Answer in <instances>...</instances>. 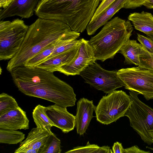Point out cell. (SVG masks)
Returning <instances> with one entry per match:
<instances>
[{"label": "cell", "mask_w": 153, "mask_h": 153, "mask_svg": "<svg viewBox=\"0 0 153 153\" xmlns=\"http://www.w3.org/2000/svg\"><path fill=\"white\" fill-rule=\"evenodd\" d=\"M10 72L15 85L25 94L51 102L63 108L75 105L76 99L73 88L53 73L24 65Z\"/></svg>", "instance_id": "6da1fadb"}, {"label": "cell", "mask_w": 153, "mask_h": 153, "mask_svg": "<svg viewBox=\"0 0 153 153\" xmlns=\"http://www.w3.org/2000/svg\"><path fill=\"white\" fill-rule=\"evenodd\" d=\"M101 0H40L35 10L39 18L55 20L82 33L93 17Z\"/></svg>", "instance_id": "7a4b0ae2"}, {"label": "cell", "mask_w": 153, "mask_h": 153, "mask_svg": "<svg viewBox=\"0 0 153 153\" xmlns=\"http://www.w3.org/2000/svg\"><path fill=\"white\" fill-rule=\"evenodd\" d=\"M71 30L62 22L39 18L29 26L19 50L8 62L7 71L10 72L24 65L49 45Z\"/></svg>", "instance_id": "3957f363"}, {"label": "cell", "mask_w": 153, "mask_h": 153, "mask_svg": "<svg viewBox=\"0 0 153 153\" xmlns=\"http://www.w3.org/2000/svg\"><path fill=\"white\" fill-rule=\"evenodd\" d=\"M133 30L130 21L118 17L106 23L101 31L89 41L96 60L103 62L113 59L129 40Z\"/></svg>", "instance_id": "277c9868"}, {"label": "cell", "mask_w": 153, "mask_h": 153, "mask_svg": "<svg viewBox=\"0 0 153 153\" xmlns=\"http://www.w3.org/2000/svg\"><path fill=\"white\" fill-rule=\"evenodd\" d=\"M130 91L131 103L124 116L143 141L151 145L153 143V109L140 100L138 93Z\"/></svg>", "instance_id": "5b68a950"}, {"label": "cell", "mask_w": 153, "mask_h": 153, "mask_svg": "<svg viewBox=\"0 0 153 153\" xmlns=\"http://www.w3.org/2000/svg\"><path fill=\"white\" fill-rule=\"evenodd\" d=\"M29 26L17 19L0 21V60H10L19 50Z\"/></svg>", "instance_id": "8992f818"}, {"label": "cell", "mask_w": 153, "mask_h": 153, "mask_svg": "<svg viewBox=\"0 0 153 153\" xmlns=\"http://www.w3.org/2000/svg\"><path fill=\"white\" fill-rule=\"evenodd\" d=\"M130 96L122 91H116L103 96L95 110L97 120L105 125L116 122L124 115L130 107Z\"/></svg>", "instance_id": "52a82bcc"}, {"label": "cell", "mask_w": 153, "mask_h": 153, "mask_svg": "<svg viewBox=\"0 0 153 153\" xmlns=\"http://www.w3.org/2000/svg\"><path fill=\"white\" fill-rule=\"evenodd\" d=\"M117 74L125 89L142 94L147 100L153 99V70L138 66L121 69Z\"/></svg>", "instance_id": "ba28073f"}, {"label": "cell", "mask_w": 153, "mask_h": 153, "mask_svg": "<svg viewBox=\"0 0 153 153\" xmlns=\"http://www.w3.org/2000/svg\"><path fill=\"white\" fill-rule=\"evenodd\" d=\"M117 71H108L95 62L80 73L85 82L98 90L108 94L123 86L117 75Z\"/></svg>", "instance_id": "9c48e42d"}, {"label": "cell", "mask_w": 153, "mask_h": 153, "mask_svg": "<svg viewBox=\"0 0 153 153\" xmlns=\"http://www.w3.org/2000/svg\"><path fill=\"white\" fill-rule=\"evenodd\" d=\"M81 41L77 53L68 64L60 67L57 71L67 76L79 75L81 72L97 60L89 41L83 38Z\"/></svg>", "instance_id": "30bf717a"}, {"label": "cell", "mask_w": 153, "mask_h": 153, "mask_svg": "<svg viewBox=\"0 0 153 153\" xmlns=\"http://www.w3.org/2000/svg\"><path fill=\"white\" fill-rule=\"evenodd\" d=\"M45 113L53 126L66 133L73 130L75 126V116L69 113L67 108L57 104L45 107Z\"/></svg>", "instance_id": "8fae6325"}, {"label": "cell", "mask_w": 153, "mask_h": 153, "mask_svg": "<svg viewBox=\"0 0 153 153\" xmlns=\"http://www.w3.org/2000/svg\"><path fill=\"white\" fill-rule=\"evenodd\" d=\"M40 0H13L6 7L1 9L0 19L19 16L28 18L32 16Z\"/></svg>", "instance_id": "7c38bea8"}, {"label": "cell", "mask_w": 153, "mask_h": 153, "mask_svg": "<svg viewBox=\"0 0 153 153\" xmlns=\"http://www.w3.org/2000/svg\"><path fill=\"white\" fill-rule=\"evenodd\" d=\"M0 128L17 130L29 128L26 112L19 106L0 114Z\"/></svg>", "instance_id": "4fadbf2b"}, {"label": "cell", "mask_w": 153, "mask_h": 153, "mask_svg": "<svg viewBox=\"0 0 153 153\" xmlns=\"http://www.w3.org/2000/svg\"><path fill=\"white\" fill-rule=\"evenodd\" d=\"M96 107L92 100L84 97L77 102L75 127L78 134L81 135L85 132L91 120L94 117L93 114Z\"/></svg>", "instance_id": "5bb4252c"}, {"label": "cell", "mask_w": 153, "mask_h": 153, "mask_svg": "<svg viewBox=\"0 0 153 153\" xmlns=\"http://www.w3.org/2000/svg\"><path fill=\"white\" fill-rule=\"evenodd\" d=\"M51 133L37 127L33 128L26 138L20 142L19 147L15 150L14 153H38L39 150Z\"/></svg>", "instance_id": "9a60e30c"}, {"label": "cell", "mask_w": 153, "mask_h": 153, "mask_svg": "<svg viewBox=\"0 0 153 153\" xmlns=\"http://www.w3.org/2000/svg\"><path fill=\"white\" fill-rule=\"evenodd\" d=\"M80 35L79 33L72 30L66 32L27 62L24 65L28 68L36 67L42 62L58 46L65 42L77 39Z\"/></svg>", "instance_id": "2e32d148"}, {"label": "cell", "mask_w": 153, "mask_h": 153, "mask_svg": "<svg viewBox=\"0 0 153 153\" xmlns=\"http://www.w3.org/2000/svg\"><path fill=\"white\" fill-rule=\"evenodd\" d=\"M126 0H115L97 16L92 19L86 28L88 34H94L98 29L107 23L115 13L123 7Z\"/></svg>", "instance_id": "e0dca14e"}, {"label": "cell", "mask_w": 153, "mask_h": 153, "mask_svg": "<svg viewBox=\"0 0 153 153\" xmlns=\"http://www.w3.org/2000/svg\"><path fill=\"white\" fill-rule=\"evenodd\" d=\"M79 45L42 63L36 67L52 73L57 71L60 67L68 64L73 60L77 53Z\"/></svg>", "instance_id": "ac0fdd59"}, {"label": "cell", "mask_w": 153, "mask_h": 153, "mask_svg": "<svg viewBox=\"0 0 153 153\" xmlns=\"http://www.w3.org/2000/svg\"><path fill=\"white\" fill-rule=\"evenodd\" d=\"M128 20L131 21L134 28L146 34L153 33V15L143 11L130 14Z\"/></svg>", "instance_id": "d6986e66"}, {"label": "cell", "mask_w": 153, "mask_h": 153, "mask_svg": "<svg viewBox=\"0 0 153 153\" xmlns=\"http://www.w3.org/2000/svg\"><path fill=\"white\" fill-rule=\"evenodd\" d=\"M143 48L136 40L129 39L120 48L119 52L124 56L125 64L140 66V56Z\"/></svg>", "instance_id": "ffe728a7"}, {"label": "cell", "mask_w": 153, "mask_h": 153, "mask_svg": "<svg viewBox=\"0 0 153 153\" xmlns=\"http://www.w3.org/2000/svg\"><path fill=\"white\" fill-rule=\"evenodd\" d=\"M45 107L39 104L33 110L32 116L36 127L52 133V124L45 113Z\"/></svg>", "instance_id": "44dd1931"}, {"label": "cell", "mask_w": 153, "mask_h": 153, "mask_svg": "<svg viewBox=\"0 0 153 153\" xmlns=\"http://www.w3.org/2000/svg\"><path fill=\"white\" fill-rule=\"evenodd\" d=\"M25 138V134L16 130L0 128V143L17 144Z\"/></svg>", "instance_id": "7402d4cb"}, {"label": "cell", "mask_w": 153, "mask_h": 153, "mask_svg": "<svg viewBox=\"0 0 153 153\" xmlns=\"http://www.w3.org/2000/svg\"><path fill=\"white\" fill-rule=\"evenodd\" d=\"M61 151L60 140L52 132L39 149L38 153H60Z\"/></svg>", "instance_id": "603a6c76"}, {"label": "cell", "mask_w": 153, "mask_h": 153, "mask_svg": "<svg viewBox=\"0 0 153 153\" xmlns=\"http://www.w3.org/2000/svg\"><path fill=\"white\" fill-rule=\"evenodd\" d=\"M19 106L15 99L4 93L0 95V114Z\"/></svg>", "instance_id": "cb8c5ba5"}, {"label": "cell", "mask_w": 153, "mask_h": 153, "mask_svg": "<svg viewBox=\"0 0 153 153\" xmlns=\"http://www.w3.org/2000/svg\"><path fill=\"white\" fill-rule=\"evenodd\" d=\"M80 41V39L79 40L76 39L72 41L65 42L61 45L57 47L56 50L45 59L43 62L56 56L58 54L65 51L77 46L79 45Z\"/></svg>", "instance_id": "d4e9b609"}, {"label": "cell", "mask_w": 153, "mask_h": 153, "mask_svg": "<svg viewBox=\"0 0 153 153\" xmlns=\"http://www.w3.org/2000/svg\"><path fill=\"white\" fill-rule=\"evenodd\" d=\"M140 66L153 70V54L143 48L140 56Z\"/></svg>", "instance_id": "484cf974"}, {"label": "cell", "mask_w": 153, "mask_h": 153, "mask_svg": "<svg viewBox=\"0 0 153 153\" xmlns=\"http://www.w3.org/2000/svg\"><path fill=\"white\" fill-rule=\"evenodd\" d=\"M100 146L96 144H91L88 141L85 146H77L73 149L68 151L65 153H97Z\"/></svg>", "instance_id": "4316f807"}, {"label": "cell", "mask_w": 153, "mask_h": 153, "mask_svg": "<svg viewBox=\"0 0 153 153\" xmlns=\"http://www.w3.org/2000/svg\"><path fill=\"white\" fill-rule=\"evenodd\" d=\"M137 39L149 52L153 54V39L137 33Z\"/></svg>", "instance_id": "83f0119b"}, {"label": "cell", "mask_w": 153, "mask_h": 153, "mask_svg": "<svg viewBox=\"0 0 153 153\" xmlns=\"http://www.w3.org/2000/svg\"><path fill=\"white\" fill-rule=\"evenodd\" d=\"M147 0H126L123 7L126 9H134L143 5Z\"/></svg>", "instance_id": "f1b7e54d"}, {"label": "cell", "mask_w": 153, "mask_h": 153, "mask_svg": "<svg viewBox=\"0 0 153 153\" xmlns=\"http://www.w3.org/2000/svg\"><path fill=\"white\" fill-rule=\"evenodd\" d=\"M115 0H103L102 1L97 9L92 19H94L97 16Z\"/></svg>", "instance_id": "f546056e"}, {"label": "cell", "mask_w": 153, "mask_h": 153, "mask_svg": "<svg viewBox=\"0 0 153 153\" xmlns=\"http://www.w3.org/2000/svg\"><path fill=\"white\" fill-rule=\"evenodd\" d=\"M150 151H146L140 149L137 146L134 145L124 150V153H151Z\"/></svg>", "instance_id": "4dcf8cb0"}, {"label": "cell", "mask_w": 153, "mask_h": 153, "mask_svg": "<svg viewBox=\"0 0 153 153\" xmlns=\"http://www.w3.org/2000/svg\"><path fill=\"white\" fill-rule=\"evenodd\" d=\"M124 150L122 144L118 142L115 143L112 147L113 152L114 153H124Z\"/></svg>", "instance_id": "1f68e13d"}, {"label": "cell", "mask_w": 153, "mask_h": 153, "mask_svg": "<svg viewBox=\"0 0 153 153\" xmlns=\"http://www.w3.org/2000/svg\"><path fill=\"white\" fill-rule=\"evenodd\" d=\"M108 146H103L100 147L97 152V153H112V150Z\"/></svg>", "instance_id": "d6a6232c"}, {"label": "cell", "mask_w": 153, "mask_h": 153, "mask_svg": "<svg viewBox=\"0 0 153 153\" xmlns=\"http://www.w3.org/2000/svg\"><path fill=\"white\" fill-rule=\"evenodd\" d=\"M13 0H0V7L4 8L7 7Z\"/></svg>", "instance_id": "836d02e7"}, {"label": "cell", "mask_w": 153, "mask_h": 153, "mask_svg": "<svg viewBox=\"0 0 153 153\" xmlns=\"http://www.w3.org/2000/svg\"><path fill=\"white\" fill-rule=\"evenodd\" d=\"M149 9L153 8V0H147L143 5Z\"/></svg>", "instance_id": "e575fe53"}, {"label": "cell", "mask_w": 153, "mask_h": 153, "mask_svg": "<svg viewBox=\"0 0 153 153\" xmlns=\"http://www.w3.org/2000/svg\"><path fill=\"white\" fill-rule=\"evenodd\" d=\"M147 36L153 39V33L146 34Z\"/></svg>", "instance_id": "d590c367"}, {"label": "cell", "mask_w": 153, "mask_h": 153, "mask_svg": "<svg viewBox=\"0 0 153 153\" xmlns=\"http://www.w3.org/2000/svg\"><path fill=\"white\" fill-rule=\"evenodd\" d=\"M148 148H149V149H150L153 150V148H151L149 147H148Z\"/></svg>", "instance_id": "8d00e7d4"}, {"label": "cell", "mask_w": 153, "mask_h": 153, "mask_svg": "<svg viewBox=\"0 0 153 153\" xmlns=\"http://www.w3.org/2000/svg\"><path fill=\"white\" fill-rule=\"evenodd\" d=\"M101 0L102 1V0Z\"/></svg>", "instance_id": "74e56055"}]
</instances>
